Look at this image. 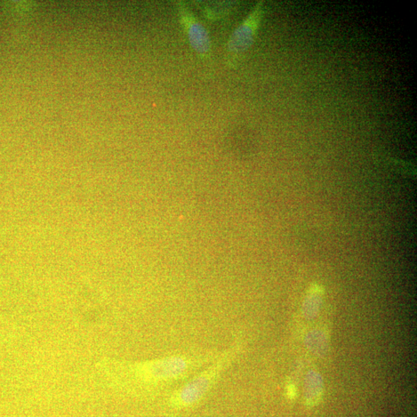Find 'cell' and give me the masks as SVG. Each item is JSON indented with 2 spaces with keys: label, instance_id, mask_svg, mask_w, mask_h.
<instances>
[{
  "label": "cell",
  "instance_id": "cell-3",
  "mask_svg": "<svg viewBox=\"0 0 417 417\" xmlns=\"http://www.w3.org/2000/svg\"><path fill=\"white\" fill-rule=\"evenodd\" d=\"M228 356L220 359L218 364L200 374L178 391L173 399V404L178 407H188L196 404L210 390L222 368L228 363Z\"/></svg>",
  "mask_w": 417,
  "mask_h": 417
},
{
  "label": "cell",
  "instance_id": "cell-2",
  "mask_svg": "<svg viewBox=\"0 0 417 417\" xmlns=\"http://www.w3.org/2000/svg\"><path fill=\"white\" fill-rule=\"evenodd\" d=\"M180 21L185 30L189 43L199 57L204 60L211 58L212 42L210 34L204 24L183 2L176 4Z\"/></svg>",
  "mask_w": 417,
  "mask_h": 417
},
{
  "label": "cell",
  "instance_id": "cell-1",
  "mask_svg": "<svg viewBox=\"0 0 417 417\" xmlns=\"http://www.w3.org/2000/svg\"><path fill=\"white\" fill-rule=\"evenodd\" d=\"M263 2L256 3L247 18L232 32L227 46L229 66H234L251 49L263 18Z\"/></svg>",
  "mask_w": 417,
  "mask_h": 417
},
{
  "label": "cell",
  "instance_id": "cell-4",
  "mask_svg": "<svg viewBox=\"0 0 417 417\" xmlns=\"http://www.w3.org/2000/svg\"><path fill=\"white\" fill-rule=\"evenodd\" d=\"M190 361L181 356H172L154 361L147 366L146 373L155 381H168L179 378L189 370Z\"/></svg>",
  "mask_w": 417,
  "mask_h": 417
}]
</instances>
